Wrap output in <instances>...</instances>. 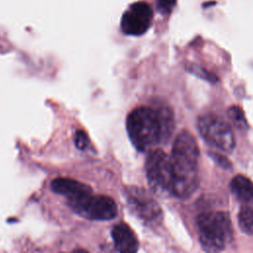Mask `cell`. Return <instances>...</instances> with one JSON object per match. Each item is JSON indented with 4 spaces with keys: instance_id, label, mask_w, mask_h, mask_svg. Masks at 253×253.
I'll return each instance as SVG.
<instances>
[{
    "instance_id": "18",
    "label": "cell",
    "mask_w": 253,
    "mask_h": 253,
    "mask_svg": "<svg viewBox=\"0 0 253 253\" xmlns=\"http://www.w3.org/2000/svg\"><path fill=\"white\" fill-rule=\"evenodd\" d=\"M63 253V252H62ZM70 253H89L87 250H85V249H83V248H76V249H74L72 252H70Z\"/></svg>"
},
{
    "instance_id": "1",
    "label": "cell",
    "mask_w": 253,
    "mask_h": 253,
    "mask_svg": "<svg viewBox=\"0 0 253 253\" xmlns=\"http://www.w3.org/2000/svg\"><path fill=\"white\" fill-rule=\"evenodd\" d=\"M200 150L193 134L181 131L175 138L170 155L173 180L171 195L185 199L190 197L199 185Z\"/></svg>"
},
{
    "instance_id": "8",
    "label": "cell",
    "mask_w": 253,
    "mask_h": 253,
    "mask_svg": "<svg viewBox=\"0 0 253 253\" xmlns=\"http://www.w3.org/2000/svg\"><path fill=\"white\" fill-rule=\"evenodd\" d=\"M152 10L145 2L131 4L124 13L121 21L122 31L130 36H140L150 27Z\"/></svg>"
},
{
    "instance_id": "5",
    "label": "cell",
    "mask_w": 253,
    "mask_h": 253,
    "mask_svg": "<svg viewBox=\"0 0 253 253\" xmlns=\"http://www.w3.org/2000/svg\"><path fill=\"white\" fill-rule=\"evenodd\" d=\"M125 197L129 211L144 223L157 225L162 221V209L145 189L137 186H127L125 188Z\"/></svg>"
},
{
    "instance_id": "16",
    "label": "cell",
    "mask_w": 253,
    "mask_h": 253,
    "mask_svg": "<svg viewBox=\"0 0 253 253\" xmlns=\"http://www.w3.org/2000/svg\"><path fill=\"white\" fill-rule=\"evenodd\" d=\"M176 0H158V9L163 14H168L175 6Z\"/></svg>"
},
{
    "instance_id": "15",
    "label": "cell",
    "mask_w": 253,
    "mask_h": 253,
    "mask_svg": "<svg viewBox=\"0 0 253 253\" xmlns=\"http://www.w3.org/2000/svg\"><path fill=\"white\" fill-rule=\"evenodd\" d=\"M188 69H189V71H191L192 73L196 74V75L199 76V77H202V78H204V79L212 81V76H211V74H209L206 70H204V69H203L201 66H199V65L190 64V65L188 66Z\"/></svg>"
},
{
    "instance_id": "2",
    "label": "cell",
    "mask_w": 253,
    "mask_h": 253,
    "mask_svg": "<svg viewBox=\"0 0 253 253\" xmlns=\"http://www.w3.org/2000/svg\"><path fill=\"white\" fill-rule=\"evenodd\" d=\"M172 123V115L167 109L139 107L127 116L126 130L133 146L145 151L170 135Z\"/></svg>"
},
{
    "instance_id": "10",
    "label": "cell",
    "mask_w": 253,
    "mask_h": 253,
    "mask_svg": "<svg viewBox=\"0 0 253 253\" xmlns=\"http://www.w3.org/2000/svg\"><path fill=\"white\" fill-rule=\"evenodd\" d=\"M112 238L120 253H136L138 240L133 230L125 222H120L112 228Z\"/></svg>"
},
{
    "instance_id": "11",
    "label": "cell",
    "mask_w": 253,
    "mask_h": 253,
    "mask_svg": "<svg viewBox=\"0 0 253 253\" xmlns=\"http://www.w3.org/2000/svg\"><path fill=\"white\" fill-rule=\"evenodd\" d=\"M230 189L240 204L253 198V182L243 175H236L232 178Z\"/></svg>"
},
{
    "instance_id": "14",
    "label": "cell",
    "mask_w": 253,
    "mask_h": 253,
    "mask_svg": "<svg viewBox=\"0 0 253 253\" xmlns=\"http://www.w3.org/2000/svg\"><path fill=\"white\" fill-rule=\"evenodd\" d=\"M228 116L231 118V120L237 125H245V119H244V116H243V113H242V111L238 108V107H236V106H234V107H232V108H230L229 110H228Z\"/></svg>"
},
{
    "instance_id": "3",
    "label": "cell",
    "mask_w": 253,
    "mask_h": 253,
    "mask_svg": "<svg viewBox=\"0 0 253 253\" xmlns=\"http://www.w3.org/2000/svg\"><path fill=\"white\" fill-rule=\"evenodd\" d=\"M199 241L207 253H220L232 240L233 227L226 211H206L197 218Z\"/></svg>"
},
{
    "instance_id": "13",
    "label": "cell",
    "mask_w": 253,
    "mask_h": 253,
    "mask_svg": "<svg viewBox=\"0 0 253 253\" xmlns=\"http://www.w3.org/2000/svg\"><path fill=\"white\" fill-rule=\"evenodd\" d=\"M74 143L79 149H85L89 144V139L84 130H77L74 135Z\"/></svg>"
},
{
    "instance_id": "4",
    "label": "cell",
    "mask_w": 253,
    "mask_h": 253,
    "mask_svg": "<svg viewBox=\"0 0 253 253\" xmlns=\"http://www.w3.org/2000/svg\"><path fill=\"white\" fill-rule=\"evenodd\" d=\"M199 131L204 140L222 152L229 153L235 147V139L229 125L214 114H206L199 118Z\"/></svg>"
},
{
    "instance_id": "17",
    "label": "cell",
    "mask_w": 253,
    "mask_h": 253,
    "mask_svg": "<svg viewBox=\"0 0 253 253\" xmlns=\"http://www.w3.org/2000/svg\"><path fill=\"white\" fill-rule=\"evenodd\" d=\"M211 156H212V158L221 166V167H223V168H229L230 167V163H229V161L225 158V157H223V156H221L220 154H217V153H212L211 154Z\"/></svg>"
},
{
    "instance_id": "9",
    "label": "cell",
    "mask_w": 253,
    "mask_h": 253,
    "mask_svg": "<svg viewBox=\"0 0 253 253\" xmlns=\"http://www.w3.org/2000/svg\"><path fill=\"white\" fill-rule=\"evenodd\" d=\"M50 189L52 192L64 196L67 201H71L92 193V188L84 183L71 178L59 177L51 181Z\"/></svg>"
},
{
    "instance_id": "7",
    "label": "cell",
    "mask_w": 253,
    "mask_h": 253,
    "mask_svg": "<svg viewBox=\"0 0 253 253\" xmlns=\"http://www.w3.org/2000/svg\"><path fill=\"white\" fill-rule=\"evenodd\" d=\"M145 171L148 184L156 194H171L172 164L170 156L161 149L152 150L145 162Z\"/></svg>"
},
{
    "instance_id": "6",
    "label": "cell",
    "mask_w": 253,
    "mask_h": 253,
    "mask_svg": "<svg viewBox=\"0 0 253 253\" xmlns=\"http://www.w3.org/2000/svg\"><path fill=\"white\" fill-rule=\"evenodd\" d=\"M68 206L79 215L92 220H109L116 217L118 207L109 196L93 195V193L80 198L67 201Z\"/></svg>"
},
{
    "instance_id": "12",
    "label": "cell",
    "mask_w": 253,
    "mask_h": 253,
    "mask_svg": "<svg viewBox=\"0 0 253 253\" xmlns=\"http://www.w3.org/2000/svg\"><path fill=\"white\" fill-rule=\"evenodd\" d=\"M237 218L241 231L253 235V198L241 204Z\"/></svg>"
}]
</instances>
